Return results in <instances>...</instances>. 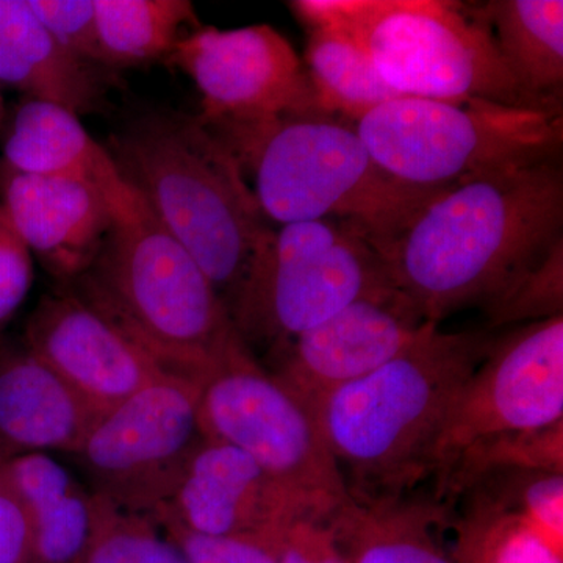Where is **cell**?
<instances>
[{"label": "cell", "mask_w": 563, "mask_h": 563, "mask_svg": "<svg viewBox=\"0 0 563 563\" xmlns=\"http://www.w3.org/2000/svg\"><path fill=\"white\" fill-rule=\"evenodd\" d=\"M25 342L101 415L168 373L69 288L41 299L29 318Z\"/></svg>", "instance_id": "obj_13"}, {"label": "cell", "mask_w": 563, "mask_h": 563, "mask_svg": "<svg viewBox=\"0 0 563 563\" xmlns=\"http://www.w3.org/2000/svg\"><path fill=\"white\" fill-rule=\"evenodd\" d=\"M101 413L25 351L0 363V442L14 453L76 455Z\"/></svg>", "instance_id": "obj_18"}, {"label": "cell", "mask_w": 563, "mask_h": 563, "mask_svg": "<svg viewBox=\"0 0 563 563\" xmlns=\"http://www.w3.org/2000/svg\"><path fill=\"white\" fill-rule=\"evenodd\" d=\"M157 517L202 536L282 537L299 518L318 515L250 455L206 437Z\"/></svg>", "instance_id": "obj_15"}, {"label": "cell", "mask_w": 563, "mask_h": 563, "mask_svg": "<svg viewBox=\"0 0 563 563\" xmlns=\"http://www.w3.org/2000/svg\"><path fill=\"white\" fill-rule=\"evenodd\" d=\"M96 498L95 529L77 563H187L179 548L158 533L151 517L124 512L101 496Z\"/></svg>", "instance_id": "obj_25"}, {"label": "cell", "mask_w": 563, "mask_h": 563, "mask_svg": "<svg viewBox=\"0 0 563 563\" xmlns=\"http://www.w3.org/2000/svg\"><path fill=\"white\" fill-rule=\"evenodd\" d=\"M111 157L231 313L269 231L232 152L199 117L154 111L129 125Z\"/></svg>", "instance_id": "obj_3"}, {"label": "cell", "mask_w": 563, "mask_h": 563, "mask_svg": "<svg viewBox=\"0 0 563 563\" xmlns=\"http://www.w3.org/2000/svg\"><path fill=\"white\" fill-rule=\"evenodd\" d=\"M5 470L29 514L58 501L79 485L65 466L44 453L13 454Z\"/></svg>", "instance_id": "obj_30"}, {"label": "cell", "mask_w": 563, "mask_h": 563, "mask_svg": "<svg viewBox=\"0 0 563 563\" xmlns=\"http://www.w3.org/2000/svg\"><path fill=\"white\" fill-rule=\"evenodd\" d=\"M563 424V317L496 336L463 385L432 455L437 483L476 444Z\"/></svg>", "instance_id": "obj_11"}, {"label": "cell", "mask_w": 563, "mask_h": 563, "mask_svg": "<svg viewBox=\"0 0 563 563\" xmlns=\"http://www.w3.org/2000/svg\"><path fill=\"white\" fill-rule=\"evenodd\" d=\"M66 288L166 372L198 384L247 347L201 266L141 198L114 217L90 268Z\"/></svg>", "instance_id": "obj_4"}, {"label": "cell", "mask_w": 563, "mask_h": 563, "mask_svg": "<svg viewBox=\"0 0 563 563\" xmlns=\"http://www.w3.org/2000/svg\"><path fill=\"white\" fill-rule=\"evenodd\" d=\"M168 60L201 92L199 120L209 128L322 114L306 65L272 25L196 29Z\"/></svg>", "instance_id": "obj_12"}, {"label": "cell", "mask_w": 563, "mask_h": 563, "mask_svg": "<svg viewBox=\"0 0 563 563\" xmlns=\"http://www.w3.org/2000/svg\"><path fill=\"white\" fill-rule=\"evenodd\" d=\"M428 322L398 288L366 296L274 350V374L318 409L325 396L406 350Z\"/></svg>", "instance_id": "obj_14"}, {"label": "cell", "mask_w": 563, "mask_h": 563, "mask_svg": "<svg viewBox=\"0 0 563 563\" xmlns=\"http://www.w3.org/2000/svg\"><path fill=\"white\" fill-rule=\"evenodd\" d=\"M354 125L385 173L429 190L559 161L563 143L562 110L481 99L402 96L369 111Z\"/></svg>", "instance_id": "obj_7"}, {"label": "cell", "mask_w": 563, "mask_h": 563, "mask_svg": "<svg viewBox=\"0 0 563 563\" xmlns=\"http://www.w3.org/2000/svg\"><path fill=\"white\" fill-rule=\"evenodd\" d=\"M0 162L33 176L85 181L101 191L117 213L140 201L111 152L92 139L76 113L58 103L32 98L22 102L11 121Z\"/></svg>", "instance_id": "obj_17"}, {"label": "cell", "mask_w": 563, "mask_h": 563, "mask_svg": "<svg viewBox=\"0 0 563 563\" xmlns=\"http://www.w3.org/2000/svg\"><path fill=\"white\" fill-rule=\"evenodd\" d=\"M103 81L95 66L63 49L29 0H0V84L80 117L102 106Z\"/></svg>", "instance_id": "obj_19"}, {"label": "cell", "mask_w": 563, "mask_h": 563, "mask_svg": "<svg viewBox=\"0 0 563 563\" xmlns=\"http://www.w3.org/2000/svg\"><path fill=\"white\" fill-rule=\"evenodd\" d=\"M187 563H279L284 536H202L187 531L169 518H152Z\"/></svg>", "instance_id": "obj_28"}, {"label": "cell", "mask_w": 563, "mask_h": 563, "mask_svg": "<svg viewBox=\"0 0 563 563\" xmlns=\"http://www.w3.org/2000/svg\"><path fill=\"white\" fill-rule=\"evenodd\" d=\"M0 207L33 257L66 285L90 268L117 217L85 181L14 172L3 162Z\"/></svg>", "instance_id": "obj_16"}, {"label": "cell", "mask_w": 563, "mask_h": 563, "mask_svg": "<svg viewBox=\"0 0 563 563\" xmlns=\"http://www.w3.org/2000/svg\"><path fill=\"white\" fill-rule=\"evenodd\" d=\"M13 454L0 442V563H32L31 515L7 476L5 463Z\"/></svg>", "instance_id": "obj_32"}, {"label": "cell", "mask_w": 563, "mask_h": 563, "mask_svg": "<svg viewBox=\"0 0 563 563\" xmlns=\"http://www.w3.org/2000/svg\"><path fill=\"white\" fill-rule=\"evenodd\" d=\"M199 422L207 439L250 455L318 517L352 501L317 409L250 347L235 352L201 383Z\"/></svg>", "instance_id": "obj_9"}, {"label": "cell", "mask_w": 563, "mask_h": 563, "mask_svg": "<svg viewBox=\"0 0 563 563\" xmlns=\"http://www.w3.org/2000/svg\"><path fill=\"white\" fill-rule=\"evenodd\" d=\"M32 282V252L0 207V328L27 298Z\"/></svg>", "instance_id": "obj_31"}, {"label": "cell", "mask_w": 563, "mask_h": 563, "mask_svg": "<svg viewBox=\"0 0 563 563\" xmlns=\"http://www.w3.org/2000/svg\"><path fill=\"white\" fill-rule=\"evenodd\" d=\"M288 5L307 31L350 33L402 96L543 109L507 69L481 7L443 0H296Z\"/></svg>", "instance_id": "obj_6"}, {"label": "cell", "mask_w": 563, "mask_h": 563, "mask_svg": "<svg viewBox=\"0 0 563 563\" xmlns=\"http://www.w3.org/2000/svg\"><path fill=\"white\" fill-rule=\"evenodd\" d=\"M481 11L525 95L543 109L562 110V0H493Z\"/></svg>", "instance_id": "obj_21"}, {"label": "cell", "mask_w": 563, "mask_h": 563, "mask_svg": "<svg viewBox=\"0 0 563 563\" xmlns=\"http://www.w3.org/2000/svg\"><path fill=\"white\" fill-rule=\"evenodd\" d=\"M2 113H3L2 96H0V124H2Z\"/></svg>", "instance_id": "obj_34"}, {"label": "cell", "mask_w": 563, "mask_h": 563, "mask_svg": "<svg viewBox=\"0 0 563 563\" xmlns=\"http://www.w3.org/2000/svg\"><path fill=\"white\" fill-rule=\"evenodd\" d=\"M209 129L239 162L265 220L280 225L352 222L368 233L380 254L443 191L412 187L385 173L354 122L342 118L282 117Z\"/></svg>", "instance_id": "obj_5"}, {"label": "cell", "mask_w": 563, "mask_h": 563, "mask_svg": "<svg viewBox=\"0 0 563 563\" xmlns=\"http://www.w3.org/2000/svg\"><path fill=\"white\" fill-rule=\"evenodd\" d=\"M393 288L384 255L357 224L292 222L266 233L231 318L244 343L277 350L350 303Z\"/></svg>", "instance_id": "obj_8"}, {"label": "cell", "mask_w": 563, "mask_h": 563, "mask_svg": "<svg viewBox=\"0 0 563 563\" xmlns=\"http://www.w3.org/2000/svg\"><path fill=\"white\" fill-rule=\"evenodd\" d=\"M559 161L462 181L429 199L384 251L426 321L498 301L563 243Z\"/></svg>", "instance_id": "obj_1"}, {"label": "cell", "mask_w": 563, "mask_h": 563, "mask_svg": "<svg viewBox=\"0 0 563 563\" xmlns=\"http://www.w3.org/2000/svg\"><path fill=\"white\" fill-rule=\"evenodd\" d=\"M563 243L539 266L526 274L498 301L485 307L490 328L518 321H540L562 314Z\"/></svg>", "instance_id": "obj_27"}, {"label": "cell", "mask_w": 563, "mask_h": 563, "mask_svg": "<svg viewBox=\"0 0 563 563\" xmlns=\"http://www.w3.org/2000/svg\"><path fill=\"white\" fill-rule=\"evenodd\" d=\"M302 62L318 107L328 117L357 122L383 103L402 98L350 33L333 29L309 31Z\"/></svg>", "instance_id": "obj_22"}, {"label": "cell", "mask_w": 563, "mask_h": 563, "mask_svg": "<svg viewBox=\"0 0 563 563\" xmlns=\"http://www.w3.org/2000/svg\"><path fill=\"white\" fill-rule=\"evenodd\" d=\"M106 66H136L168 58L177 43L201 27L188 0H95Z\"/></svg>", "instance_id": "obj_23"}, {"label": "cell", "mask_w": 563, "mask_h": 563, "mask_svg": "<svg viewBox=\"0 0 563 563\" xmlns=\"http://www.w3.org/2000/svg\"><path fill=\"white\" fill-rule=\"evenodd\" d=\"M495 340L429 321L390 362L322 399L318 417L355 503L402 498L432 476L448 413Z\"/></svg>", "instance_id": "obj_2"}, {"label": "cell", "mask_w": 563, "mask_h": 563, "mask_svg": "<svg viewBox=\"0 0 563 563\" xmlns=\"http://www.w3.org/2000/svg\"><path fill=\"white\" fill-rule=\"evenodd\" d=\"M457 531L455 563H563L562 551L520 514L468 501Z\"/></svg>", "instance_id": "obj_24"}, {"label": "cell", "mask_w": 563, "mask_h": 563, "mask_svg": "<svg viewBox=\"0 0 563 563\" xmlns=\"http://www.w3.org/2000/svg\"><path fill=\"white\" fill-rule=\"evenodd\" d=\"M29 3L63 49L88 65L106 66L95 0H29Z\"/></svg>", "instance_id": "obj_29"}, {"label": "cell", "mask_w": 563, "mask_h": 563, "mask_svg": "<svg viewBox=\"0 0 563 563\" xmlns=\"http://www.w3.org/2000/svg\"><path fill=\"white\" fill-rule=\"evenodd\" d=\"M29 515L32 563H77L95 529L98 498L77 485L58 501Z\"/></svg>", "instance_id": "obj_26"}, {"label": "cell", "mask_w": 563, "mask_h": 563, "mask_svg": "<svg viewBox=\"0 0 563 563\" xmlns=\"http://www.w3.org/2000/svg\"><path fill=\"white\" fill-rule=\"evenodd\" d=\"M279 563H350L324 518L303 517L282 539Z\"/></svg>", "instance_id": "obj_33"}, {"label": "cell", "mask_w": 563, "mask_h": 563, "mask_svg": "<svg viewBox=\"0 0 563 563\" xmlns=\"http://www.w3.org/2000/svg\"><path fill=\"white\" fill-rule=\"evenodd\" d=\"M201 384L166 373L101 415L77 457L92 492L129 514H157L172 501L206 435Z\"/></svg>", "instance_id": "obj_10"}, {"label": "cell", "mask_w": 563, "mask_h": 563, "mask_svg": "<svg viewBox=\"0 0 563 563\" xmlns=\"http://www.w3.org/2000/svg\"><path fill=\"white\" fill-rule=\"evenodd\" d=\"M446 515V504L435 498L402 496L352 499L328 521L350 563H455L439 536Z\"/></svg>", "instance_id": "obj_20"}]
</instances>
